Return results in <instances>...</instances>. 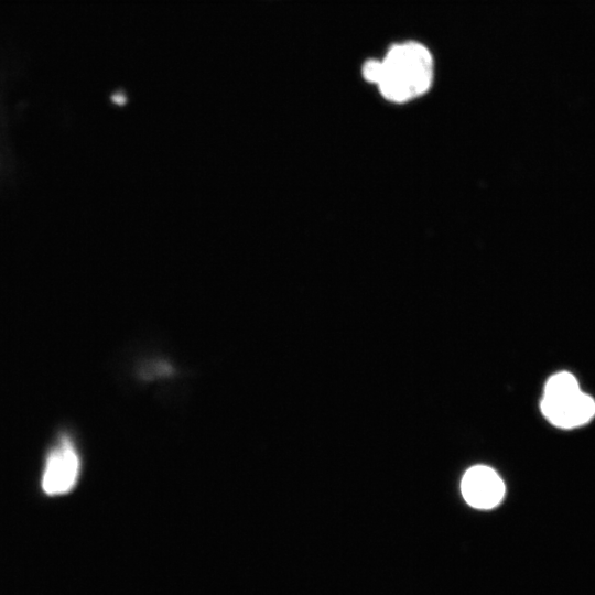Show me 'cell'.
Returning a JSON list of instances; mask_svg holds the SVG:
<instances>
[{
  "instance_id": "5",
  "label": "cell",
  "mask_w": 595,
  "mask_h": 595,
  "mask_svg": "<svg viewBox=\"0 0 595 595\" xmlns=\"http://www.w3.org/2000/svg\"><path fill=\"white\" fill-rule=\"evenodd\" d=\"M2 171H3V151H2V144L0 141V180L2 176Z\"/></svg>"
},
{
  "instance_id": "2",
  "label": "cell",
  "mask_w": 595,
  "mask_h": 595,
  "mask_svg": "<svg viewBox=\"0 0 595 595\" xmlns=\"http://www.w3.org/2000/svg\"><path fill=\"white\" fill-rule=\"evenodd\" d=\"M540 408L551 424L565 430L585 425L595 416V400L581 389L569 371L556 372L548 379Z\"/></svg>"
},
{
  "instance_id": "3",
  "label": "cell",
  "mask_w": 595,
  "mask_h": 595,
  "mask_svg": "<svg viewBox=\"0 0 595 595\" xmlns=\"http://www.w3.org/2000/svg\"><path fill=\"white\" fill-rule=\"evenodd\" d=\"M82 456L74 437L62 432L48 447L42 466L40 487L46 496L69 494L78 485Z\"/></svg>"
},
{
  "instance_id": "1",
  "label": "cell",
  "mask_w": 595,
  "mask_h": 595,
  "mask_svg": "<svg viewBox=\"0 0 595 595\" xmlns=\"http://www.w3.org/2000/svg\"><path fill=\"white\" fill-rule=\"evenodd\" d=\"M365 79L376 84L393 102H405L423 95L433 80L430 51L416 42L392 46L382 60H370L363 67Z\"/></svg>"
},
{
  "instance_id": "4",
  "label": "cell",
  "mask_w": 595,
  "mask_h": 595,
  "mask_svg": "<svg viewBox=\"0 0 595 595\" xmlns=\"http://www.w3.org/2000/svg\"><path fill=\"white\" fill-rule=\"evenodd\" d=\"M461 490L469 506L477 509H491L502 500L505 485L493 468L476 465L464 474Z\"/></svg>"
}]
</instances>
